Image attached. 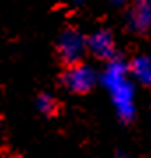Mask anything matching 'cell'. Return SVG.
I'll return each instance as SVG.
<instances>
[{
    "mask_svg": "<svg viewBox=\"0 0 151 158\" xmlns=\"http://www.w3.org/2000/svg\"><path fill=\"white\" fill-rule=\"evenodd\" d=\"M84 46H86V40L83 39V35L79 32H76L72 28L65 30L60 35V40H58V53H60L62 62L69 67L81 63Z\"/></svg>",
    "mask_w": 151,
    "mask_h": 158,
    "instance_id": "obj_1",
    "label": "cell"
},
{
    "mask_svg": "<svg viewBox=\"0 0 151 158\" xmlns=\"http://www.w3.org/2000/svg\"><path fill=\"white\" fill-rule=\"evenodd\" d=\"M63 83L74 93H88L95 85V72L88 65L78 63L69 67V70L63 74Z\"/></svg>",
    "mask_w": 151,
    "mask_h": 158,
    "instance_id": "obj_2",
    "label": "cell"
},
{
    "mask_svg": "<svg viewBox=\"0 0 151 158\" xmlns=\"http://www.w3.org/2000/svg\"><path fill=\"white\" fill-rule=\"evenodd\" d=\"M86 46L90 48V51L95 55L97 58H102V60H107V58L114 56V39L109 32H97L95 35H91L88 40H86Z\"/></svg>",
    "mask_w": 151,
    "mask_h": 158,
    "instance_id": "obj_3",
    "label": "cell"
},
{
    "mask_svg": "<svg viewBox=\"0 0 151 158\" xmlns=\"http://www.w3.org/2000/svg\"><path fill=\"white\" fill-rule=\"evenodd\" d=\"M132 27L137 32H146L151 23V2L149 0H135L134 7L130 9Z\"/></svg>",
    "mask_w": 151,
    "mask_h": 158,
    "instance_id": "obj_4",
    "label": "cell"
},
{
    "mask_svg": "<svg viewBox=\"0 0 151 158\" xmlns=\"http://www.w3.org/2000/svg\"><path fill=\"white\" fill-rule=\"evenodd\" d=\"M37 107H39L44 114L53 116V114L56 113V109H58V104H56V100L51 95H40L39 100H37Z\"/></svg>",
    "mask_w": 151,
    "mask_h": 158,
    "instance_id": "obj_5",
    "label": "cell"
}]
</instances>
